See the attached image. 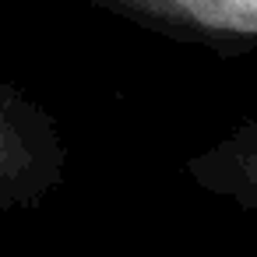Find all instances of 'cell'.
Returning a JSON list of instances; mask_svg holds the SVG:
<instances>
[{
    "label": "cell",
    "mask_w": 257,
    "mask_h": 257,
    "mask_svg": "<svg viewBox=\"0 0 257 257\" xmlns=\"http://www.w3.org/2000/svg\"><path fill=\"white\" fill-rule=\"evenodd\" d=\"M162 4H166L173 15H180V18H187V22L201 25V29L229 32V36H232L236 0H162Z\"/></svg>",
    "instance_id": "cell-1"
}]
</instances>
